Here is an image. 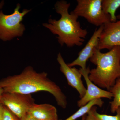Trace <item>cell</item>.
Returning a JSON list of instances; mask_svg holds the SVG:
<instances>
[{"mask_svg": "<svg viewBox=\"0 0 120 120\" xmlns=\"http://www.w3.org/2000/svg\"><path fill=\"white\" fill-rule=\"evenodd\" d=\"M72 11L79 17H83L92 25L101 26L110 22V16L103 11L102 0H77Z\"/></svg>", "mask_w": 120, "mask_h": 120, "instance_id": "5", "label": "cell"}, {"mask_svg": "<svg viewBox=\"0 0 120 120\" xmlns=\"http://www.w3.org/2000/svg\"><path fill=\"white\" fill-rule=\"evenodd\" d=\"M71 4L65 0L57 1L54 8L61 15L60 19H50L48 23L43 24L54 34L57 35L58 43L61 46L65 45L68 47L81 46L83 44L88 31L82 28L78 21L79 16L73 11L69 13L68 9Z\"/></svg>", "mask_w": 120, "mask_h": 120, "instance_id": "2", "label": "cell"}, {"mask_svg": "<svg viewBox=\"0 0 120 120\" xmlns=\"http://www.w3.org/2000/svg\"><path fill=\"white\" fill-rule=\"evenodd\" d=\"M20 4H17L12 14L7 15L0 11V39L4 41H11L17 37L22 36L25 30L22 23L23 17L31 9H23L19 11Z\"/></svg>", "mask_w": 120, "mask_h": 120, "instance_id": "4", "label": "cell"}, {"mask_svg": "<svg viewBox=\"0 0 120 120\" xmlns=\"http://www.w3.org/2000/svg\"><path fill=\"white\" fill-rule=\"evenodd\" d=\"M97 109L95 106H93L86 115L85 120H120V107L116 111L115 116L98 113Z\"/></svg>", "mask_w": 120, "mask_h": 120, "instance_id": "12", "label": "cell"}, {"mask_svg": "<svg viewBox=\"0 0 120 120\" xmlns=\"http://www.w3.org/2000/svg\"><path fill=\"white\" fill-rule=\"evenodd\" d=\"M104 102L101 98L97 99L88 102L83 106L80 107L79 109L75 112L64 120H76L84 115H86L89 110L94 106L98 105L99 107H102Z\"/></svg>", "mask_w": 120, "mask_h": 120, "instance_id": "14", "label": "cell"}, {"mask_svg": "<svg viewBox=\"0 0 120 120\" xmlns=\"http://www.w3.org/2000/svg\"><path fill=\"white\" fill-rule=\"evenodd\" d=\"M117 19L120 20V14H119L117 15H116Z\"/></svg>", "mask_w": 120, "mask_h": 120, "instance_id": "21", "label": "cell"}, {"mask_svg": "<svg viewBox=\"0 0 120 120\" xmlns=\"http://www.w3.org/2000/svg\"><path fill=\"white\" fill-rule=\"evenodd\" d=\"M79 70L86 81L87 88L85 95L77 101L78 107L83 106L91 101L97 99L105 98L111 99L113 98V95L112 92L101 89L90 80L88 78L90 71L89 67L85 69L80 68Z\"/></svg>", "mask_w": 120, "mask_h": 120, "instance_id": "8", "label": "cell"}, {"mask_svg": "<svg viewBox=\"0 0 120 120\" xmlns=\"http://www.w3.org/2000/svg\"><path fill=\"white\" fill-rule=\"evenodd\" d=\"M4 106L0 104V120H2V114H3Z\"/></svg>", "mask_w": 120, "mask_h": 120, "instance_id": "18", "label": "cell"}, {"mask_svg": "<svg viewBox=\"0 0 120 120\" xmlns=\"http://www.w3.org/2000/svg\"><path fill=\"white\" fill-rule=\"evenodd\" d=\"M27 113L37 120H58L57 110L55 106L49 104L34 103Z\"/></svg>", "mask_w": 120, "mask_h": 120, "instance_id": "11", "label": "cell"}, {"mask_svg": "<svg viewBox=\"0 0 120 120\" xmlns=\"http://www.w3.org/2000/svg\"><path fill=\"white\" fill-rule=\"evenodd\" d=\"M103 28V25H102L95 30L86 46L79 53L78 57L72 62L67 64L69 67L71 68L79 66L83 69L86 68L87 61L92 57L95 49L97 48L99 39Z\"/></svg>", "mask_w": 120, "mask_h": 120, "instance_id": "10", "label": "cell"}, {"mask_svg": "<svg viewBox=\"0 0 120 120\" xmlns=\"http://www.w3.org/2000/svg\"><path fill=\"white\" fill-rule=\"evenodd\" d=\"M116 46L120 47V19L103 25L97 48L100 50L104 49L110 50Z\"/></svg>", "mask_w": 120, "mask_h": 120, "instance_id": "7", "label": "cell"}, {"mask_svg": "<svg viewBox=\"0 0 120 120\" xmlns=\"http://www.w3.org/2000/svg\"><path fill=\"white\" fill-rule=\"evenodd\" d=\"M57 60L60 65V71L66 77L68 85L76 90L80 98H82L86 94V88L82 81V75L79 69L75 67H69L60 53L57 55Z\"/></svg>", "mask_w": 120, "mask_h": 120, "instance_id": "9", "label": "cell"}, {"mask_svg": "<svg viewBox=\"0 0 120 120\" xmlns=\"http://www.w3.org/2000/svg\"><path fill=\"white\" fill-rule=\"evenodd\" d=\"M4 1H2L0 2V9H1L4 7Z\"/></svg>", "mask_w": 120, "mask_h": 120, "instance_id": "19", "label": "cell"}, {"mask_svg": "<svg viewBox=\"0 0 120 120\" xmlns=\"http://www.w3.org/2000/svg\"><path fill=\"white\" fill-rule=\"evenodd\" d=\"M34 103L31 94L19 93L4 92L0 99V104L7 107L20 120L26 116Z\"/></svg>", "mask_w": 120, "mask_h": 120, "instance_id": "6", "label": "cell"}, {"mask_svg": "<svg viewBox=\"0 0 120 120\" xmlns=\"http://www.w3.org/2000/svg\"><path fill=\"white\" fill-rule=\"evenodd\" d=\"M86 115H84V116L82 117V119L81 120H85V117H86Z\"/></svg>", "mask_w": 120, "mask_h": 120, "instance_id": "22", "label": "cell"}, {"mask_svg": "<svg viewBox=\"0 0 120 120\" xmlns=\"http://www.w3.org/2000/svg\"><path fill=\"white\" fill-rule=\"evenodd\" d=\"M4 106V108H3L2 120H20L7 107L4 106Z\"/></svg>", "mask_w": 120, "mask_h": 120, "instance_id": "16", "label": "cell"}, {"mask_svg": "<svg viewBox=\"0 0 120 120\" xmlns=\"http://www.w3.org/2000/svg\"><path fill=\"white\" fill-rule=\"evenodd\" d=\"M20 120H35L34 117H32V116H31L29 114L27 113L23 117L22 119H20Z\"/></svg>", "mask_w": 120, "mask_h": 120, "instance_id": "17", "label": "cell"}, {"mask_svg": "<svg viewBox=\"0 0 120 120\" xmlns=\"http://www.w3.org/2000/svg\"><path fill=\"white\" fill-rule=\"evenodd\" d=\"M120 7V0H102V7L105 13L110 16V22L117 20L116 12Z\"/></svg>", "mask_w": 120, "mask_h": 120, "instance_id": "13", "label": "cell"}, {"mask_svg": "<svg viewBox=\"0 0 120 120\" xmlns=\"http://www.w3.org/2000/svg\"><path fill=\"white\" fill-rule=\"evenodd\" d=\"M4 91L2 88H0V99L2 97V94H4Z\"/></svg>", "mask_w": 120, "mask_h": 120, "instance_id": "20", "label": "cell"}, {"mask_svg": "<svg viewBox=\"0 0 120 120\" xmlns=\"http://www.w3.org/2000/svg\"><path fill=\"white\" fill-rule=\"evenodd\" d=\"M109 91L113 95V101L110 102V111L112 113H115L120 107V78L116 80L115 84Z\"/></svg>", "mask_w": 120, "mask_h": 120, "instance_id": "15", "label": "cell"}, {"mask_svg": "<svg viewBox=\"0 0 120 120\" xmlns=\"http://www.w3.org/2000/svg\"><path fill=\"white\" fill-rule=\"evenodd\" d=\"M0 88L5 93H19L26 94L44 91L55 98L58 106L65 109L67 97L60 87L49 79L45 72L38 73L28 66L18 75L8 76L0 80Z\"/></svg>", "mask_w": 120, "mask_h": 120, "instance_id": "1", "label": "cell"}, {"mask_svg": "<svg viewBox=\"0 0 120 120\" xmlns=\"http://www.w3.org/2000/svg\"><path fill=\"white\" fill-rule=\"evenodd\" d=\"M90 60L97 67L90 70L89 79L100 88L109 91L120 78V47L115 46L105 53L95 48Z\"/></svg>", "mask_w": 120, "mask_h": 120, "instance_id": "3", "label": "cell"}]
</instances>
